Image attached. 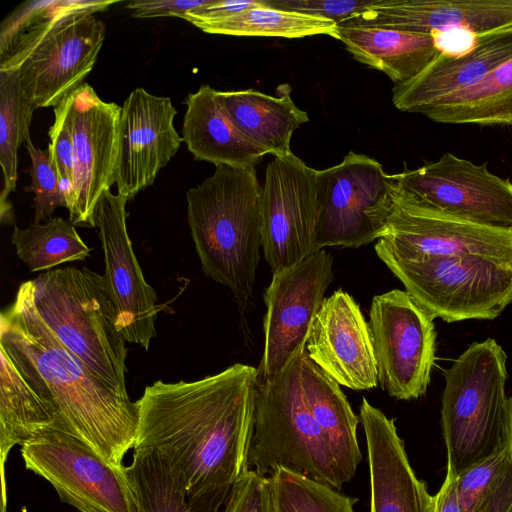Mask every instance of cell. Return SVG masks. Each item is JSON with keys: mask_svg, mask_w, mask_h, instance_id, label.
<instances>
[{"mask_svg": "<svg viewBox=\"0 0 512 512\" xmlns=\"http://www.w3.org/2000/svg\"><path fill=\"white\" fill-rule=\"evenodd\" d=\"M258 369L235 363L193 381L162 380L138 404L133 450H154L182 484L196 511L224 504L248 467Z\"/></svg>", "mask_w": 512, "mask_h": 512, "instance_id": "obj_1", "label": "cell"}, {"mask_svg": "<svg viewBox=\"0 0 512 512\" xmlns=\"http://www.w3.org/2000/svg\"><path fill=\"white\" fill-rule=\"evenodd\" d=\"M0 339L33 364L45 382L63 429L108 463L122 466L134 447L138 404L118 395L72 353L40 317L31 281L1 313Z\"/></svg>", "mask_w": 512, "mask_h": 512, "instance_id": "obj_2", "label": "cell"}, {"mask_svg": "<svg viewBox=\"0 0 512 512\" xmlns=\"http://www.w3.org/2000/svg\"><path fill=\"white\" fill-rule=\"evenodd\" d=\"M255 167L216 166L186 193L187 219L204 274L233 293L243 315L254 292L262 248Z\"/></svg>", "mask_w": 512, "mask_h": 512, "instance_id": "obj_3", "label": "cell"}, {"mask_svg": "<svg viewBox=\"0 0 512 512\" xmlns=\"http://www.w3.org/2000/svg\"><path fill=\"white\" fill-rule=\"evenodd\" d=\"M34 305L59 340L118 395L129 398L125 339L104 275L58 268L30 280Z\"/></svg>", "mask_w": 512, "mask_h": 512, "instance_id": "obj_4", "label": "cell"}, {"mask_svg": "<svg viewBox=\"0 0 512 512\" xmlns=\"http://www.w3.org/2000/svg\"><path fill=\"white\" fill-rule=\"evenodd\" d=\"M507 356L491 338L470 345L445 371L441 427L446 470L456 476L499 443L507 412Z\"/></svg>", "mask_w": 512, "mask_h": 512, "instance_id": "obj_5", "label": "cell"}, {"mask_svg": "<svg viewBox=\"0 0 512 512\" xmlns=\"http://www.w3.org/2000/svg\"><path fill=\"white\" fill-rule=\"evenodd\" d=\"M300 352L273 379L258 383L248 467L267 476L282 467L340 490L344 482L306 401Z\"/></svg>", "mask_w": 512, "mask_h": 512, "instance_id": "obj_6", "label": "cell"}, {"mask_svg": "<svg viewBox=\"0 0 512 512\" xmlns=\"http://www.w3.org/2000/svg\"><path fill=\"white\" fill-rule=\"evenodd\" d=\"M433 318L494 319L512 302V261L476 255H377Z\"/></svg>", "mask_w": 512, "mask_h": 512, "instance_id": "obj_7", "label": "cell"}, {"mask_svg": "<svg viewBox=\"0 0 512 512\" xmlns=\"http://www.w3.org/2000/svg\"><path fill=\"white\" fill-rule=\"evenodd\" d=\"M399 187L375 159L350 151L316 171V248L367 245L383 236Z\"/></svg>", "mask_w": 512, "mask_h": 512, "instance_id": "obj_8", "label": "cell"}, {"mask_svg": "<svg viewBox=\"0 0 512 512\" xmlns=\"http://www.w3.org/2000/svg\"><path fill=\"white\" fill-rule=\"evenodd\" d=\"M26 469L80 512H141L129 468L108 463L73 434L46 430L21 445Z\"/></svg>", "mask_w": 512, "mask_h": 512, "instance_id": "obj_9", "label": "cell"}, {"mask_svg": "<svg viewBox=\"0 0 512 512\" xmlns=\"http://www.w3.org/2000/svg\"><path fill=\"white\" fill-rule=\"evenodd\" d=\"M433 319L406 291L373 297L369 328L378 383L391 397L412 400L426 393L435 362Z\"/></svg>", "mask_w": 512, "mask_h": 512, "instance_id": "obj_10", "label": "cell"}, {"mask_svg": "<svg viewBox=\"0 0 512 512\" xmlns=\"http://www.w3.org/2000/svg\"><path fill=\"white\" fill-rule=\"evenodd\" d=\"M375 252L396 258L476 255L512 261V227L444 213L419 201L399 184Z\"/></svg>", "mask_w": 512, "mask_h": 512, "instance_id": "obj_11", "label": "cell"}, {"mask_svg": "<svg viewBox=\"0 0 512 512\" xmlns=\"http://www.w3.org/2000/svg\"><path fill=\"white\" fill-rule=\"evenodd\" d=\"M333 257L317 250L273 273L264 293V351L258 383L273 379L299 351H304L311 324L333 281Z\"/></svg>", "mask_w": 512, "mask_h": 512, "instance_id": "obj_12", "label": "cell"}, {"mask_svg": "<svg viewBox=\"0 0 512 512\" xmlns=\"http://www.w3.org/2000/svg\"><path fill=\"white\" fill-rule=\"evenodd\" d=\"M316 171L293 153L276 156L261 196L262 250L272 273L317 251Z\"/></svg>", "mask_w": 512, "mask_h": 512, "instance_id": "obj_13", "label": "cell"}, {"mask_svg": "<svg viewBox=\"0 0 512 512\" xmlns=\"http://www.w3.org/2000/svg\"><path fill=\"white\" fill-rule=\"evenodd\" d=\"M75 158L67 200L74 226L96 227L94 213L102 194L115 183L121 106L103 101L83 83L62 100Z\"/></svg>", "mask_w": 512, "mask_h": 512, "instance_id": "obj_14", "label": "cell"}, {"mask_svg": "<svg viewBox=\"0 0 512 512\" xmlns=\"http://www.w3.org/2000/svg\"><path fill=\"white\" fill-rule=\"evenodd\" d=\"M400 186L424 204L463 219L512 227V183L444 153L437 161L398 173Z\"/></svg>", "mask_w": 512, "mask_h": 512, "instance_id": "obj_15", "label": "cell"}, {"mask_svg": "<svg viewBox=\"0 0 512 512\" xmlns=\"http://www.w3.org/2000/svg\"><path fill=\"white\" fill-rule=\"evenodd\" d=\"M127 202L125 196L105 191L94 219L104 253V277L117 311V328L125 341L148 350L156 336L159 308L156 292L144 278L128 235Z\"/></svg>", "mask_w": 512, "mask_h": 512, "instance_id": "obj_16", "label": "cell"}, {"mask_svg": "<svg viewBox=\"0 0 512 512\" xmlns=\"http://www.w3.org/2000/svg\"><path fill=\"white\" fill-rule=\"evenodd\" d=\"M105 38V24L94 13L62 20L17 69L19 82L35 108L56 107L83 84Z\"/></svg>", "mask_w": 512, "mask_h": 512, "instance_id": "obj_17", "label": "cell"}, {"mask_svg": "<svg viewBox=\"0 0 512 512\" xmlns=\"http://www.w3.org/2000/svg\"><path fill=\"white\" fill-rule=\"evenodd\" d=\"M169 97L134 89L121 106L115 184L128 200L151 186L178 152L183 139L173 125Z\"/></svg>", "mask_w": 512, "mask_h": 512, "instance_id": "obj_18", "label": "cell"}, {"mask_svg": "<svg viewBox=\"0 0 512 512\" xmlns=\"http://www.w3.org/2000/svg\"><path fill=\"white\" fill-rule=\"evenodd\" d=\"M305 351L340 386L369 390L378 385L369 323L358 303L342 289L324 298L311 324Z\"/></svg>", "mask_w": 512, "mask_h": 512, "instance_id": "obj_19", "label": "cell"}, {"mask_svg": "<svg viewBox=\"0 0 512 512\" xmlns=\"http://www.w3.org/2000/svg\"><path fill=\"white\" fill-rule=\"evenodd\" d=\"M370 478V512H433V496L410 462L394 419L362 398Z\"/></svg>", "mask_w": 512, "mask_h": 512, "instance_id": "obj_20", "label": "cell"}, {"mask_svg": "<svg viewBox=\"0 0 512 512\" xmlns=\"http://www.w3.org/2000/svg\"><path fill=\"white\" fill-rule=\"evenodd\" d=\"M338 25L413 33L463 28L484 36L512 27V0H378Z\"/></svg>", "mask_w": 512, "mask_h": 512, "instance_id": "obj_21", "label": "cell"}, {"mask_svg": "<svg viewBox=\"0 0 512 512\" xmlns=\"http://www.w3.org/2000/svg\"><path fill=\"white\" fill-rule=\"evenodd\" d=\"M1 474L10 450L50 429H63L40 374L20 352L0 339Z\"/></svg>", "mask_w": 512, "mask_h": 512, "instance_id": "obj_22", "label": "cell"}, {"mask_svg": "<svg viewBox=\"0 0 512 512\" xmlns=\"http://www.w3.org/2000/svg\"><path fill=\"white\" fill-rule=\"evenodd\" d=\"M510 58L512 27L482 36L464 55L440 53L417 76L394 85L392 102L400 111L420 113L437 100L476 84Z\"/></svg>", "mask_w": 512, "mask_h": 512, "instance_id": "obj_23", "label": "cell"}, {"mask_svg": "<svg viewBox=\"0 0 512 512\" xmlns=\"http://www.w3.org/2000/svg\"><path fill=\"white\" fill-rule=\"evenodd\" d=\"M185 104L182 139L195 159L215 166L248 168L266 155L233 121L220 91L201 85L188 94Z\"/></svg>", "mask_w": 512, "mask_h": 512, "instance_id": "obj_24", "label": "cell"}, {"mask_svg": "<svg viewBox=\"0 0 512 512\" xmlns=\"http://www.w3.org/2000/svg\"><path fill=\"white\" fill-rule=\"evenodd\" d=\"M335 39L357 61L385 73L395 84L414 78L440 54L433 33L337 25Z\"/></svg>", "mask_w": 512, "mask_h": 512, "instance_id": "obj_25", "label": "cell"}, {"mask_svg": "<svg viewBox=\"0 0 512 512\" xmlns=\"http://www.w3.org/2000/svg\"><path fill=\"white\" fill-rule=\"evenodd\" d=\"M302 386L308 407L323 431L342 481L349 482L362 460L358 444L359 417L345 394L304 350L299 353Z\"/></svg>", "mask_w": 512, "mask_h": 512, "instance_id": "obj_26", "label": "cell"}, {"mask_svg": "<svg viewBox=\"0 0 512 512\" xmlns=\"http://www.w3.org/2000/svg\"><path fill=\"white\" fill-rule=\"evenodd\" d=\"M288 84L277 87V96L254 90L220 91L224 105L239 129L266 154L292 153L290 142L296 129L309 121L308 114L291 98Z\"/></svg>", "mask_w": 512, "mask_h": 512, "instance_id": "obj_27", "label": "cell"}, {"mask_svg": "<svg viewBox=\"0 0 512 512\" xmlns=\"http://www.w3.org/2000/svg\"><path fill=\"white\" fill-rule=\"evenodd\" d=\"M114 0H29L12 10L0 26V71L17 70L40 42L65 18L98 13Z\"/></svg>", "mask_w": 512, "mask_h": 512, "instance_id": "obj_28", "label": "cell"}, {"mask_svg": "<svg viewBox=\"0 0 512 512\" xmlns=\"http://www.w3.org/2000/svg\"><path fill=\"white\" fill-rule=\"evenodd\" d=\"M420 114L445 124L511 126L512 58L476 84L437 100Z\"/></svg>", "mask_w": 512, "mask_h": 512, "instance_id": "obj_29", "label": "cell"}, {"mask_svg": "<svg viewBox=\"0 0 512 512\" xmlns=\"http://www.w3.org/2000/svg\"><path fill=\"white\" fill-rule=\"evenodd\" d=\"M193 25L209 34L284 38L312 35H329L335 38L337 30V24L331 20L273 8L265 0L230 16L196 22Z\"/></svg>", "mask_w": 512, "mask_h": 512, "instance_id": "obj_30", "label": "cell"}, {"mask_svg": "<svg viewBox=\"0 0 512 512\" xmlns=\"http://www.w3.org/2000/svg\"><path fill=\"white\" fill-rule=\"evenodd\" d=\"M35 109L21 89L17 70L0 71L1 221L11 217L12 206L7 199L18 179V148L30 139L29 128Z\"/></svg>", "mask_w": 512, "mask_h": 512, "instance_id": "obj_31", "label": "cell"}, {"mask_svg": "<svg viewBox=\"0 0 512 512\" xmlns=\"http://www.w3.org/2000/svg\"><path fill=\"white\" fill-rule=\"evenodd\" d=\"M16 254L30 271L52 270L66 262L85 260L91 249L74 225L61 217L45 223L32 222L27 228L14 226L11 236Z\"/></svg>", "mask_w": 512, "mask_h": 512, "instance_id": "obj_32", "label": "cell"}, {"mask_svg": "<svg viewBox=\"0 0 512 512\" xmlns=\"http://www.w3.org/2000/svg\"><path fill=\"white\" fill-rule=\"evenodd\" d=\"M141 512H197L166 461L154 450H134L128 467Z\"/></svg>", "mask_w": 512, "mask_h": 512, "instance_id": "obj_33", "label": "cell"}, {"mask_svg": "<svg viewBox=\"0 0 512 512\" xmlns=\"http://www.w3.org/2000/svg\"><path fill=\"white\" fill-rule=\"evenodd\" d=\"M276 512H355L356 498L282 467L270 475Z\"/></svg>", "mask_w": 512, "mask_h": 512, "instance_id": "obj_34", "label": "cell"}, {"mask_svg": "<svg viewBox=\"0 0 512 512\" xmlns=\"http://www.w3.org/2000/svg\"><path fill=\"white\" fill-rule=\"evenodd\" d=\"M511 467L512 397H509L499 443L487 456L457 476V492L463 512H479Z\"/></svg>", "mask_w": 512, "mask_h": 512, "instance_id": "obj_35", "label": "cell"}, {"mask_svg": "<svg viewBox=\"0 0 512 512\" xmlns=\"http://www.w3.org/2000/svg\"><path fill=\"white\" fill-rule=\"evenodd\" d=\"M25 146L31 159V184L24 189L34 193L33 222L41 223L51 219L56 208H67V201L49 150L35 147L31 139L25 142Z\"/></svg>", "mask_w": 512, "mask_h": 512, "instance_id": "obj_36", "label": "cell"}, {"mask_svg": "<svg viewBox=\"0 0 512 512\" xmlns=\"http://www.w3.org/2000/svg\"><path fill=\"white\" fill-rule=\"evenodd\" d=\"M220 512H276L271 477L246 470L231 486Z\"/></svg>", "mask_w": 512, "mask_h": 512, "instance_id": "obj_37", "label": "cell"}, {"mask_svg": "<svg viewBox=\"0 0 512 512\" xmlns=\"http://www.w3.org/2000/svg\"><path fill=\"white\" fill-rule=\"evenodd\" d=\"M48 134L50 141L47 149L57 170L61 189L67 201L74 181L75 158L72 134L66 121L65 107L62 101L54 107V122Z\"/></svg>", "mask_w": 512, "mask_h": 512, "instance_id": "obj_38", "label": "cell"}, {"mask_svg": "<svg viewBox=\"0 0 512 512\" xmlns=\"http://www.w3.org/2000/svg\"><path fill=\"white\" fill-rule=\"evenodd\" d=\"M378 0H265L273 8L307 14L337 25L366 11Z\"/></svg>", "mask_w": 512, "mask_h": 512, "instance_id": "obj_39", "label": "cell"}, {"mask_svg": "<svg viewBox=\"0 0 512 512\" xmlns=\"http://www.w3.org/2000/svg\"><path fill=\"white\" fill-rule=\"evenodd\" d=\"M210 0H138L131 1L126 8L136 18L179 17L207 5Z\"/></svg>", "mask_w": 512, "mask_h": 512, "instance_id": "obj_40", "label": "cell"}, {"mask_svg": "<svg viewBox=\"0 0 512 512\" xmlns=\"http://www.w3.org/2000/svg\"><path fill=\"white\" fill-rule=\"evenodd\" d=\"M433 34L436 47L440 53L451 57L461 56L470 52L482 37L463 28L433 32Z\"/></svg>", "mask_w": 512, "mask_h": 512, "instance_id": "obj_41", "label": "cell"}, {"mask_svg": "<svg viewBox=\"0 0 512 512\" xmlns=\"http://www.w3.org/2000/svg\"><path fill=\"white\" fill-rule=\"evenodd\" d=\"M260 2L261 0H210L207 5L188 12L184 19L192 24L217 20L256 6Z\"/></svg>", "mask_w": 512, "mask_h": 512, "instance_id": "obj_42", "label": "cell"}, {"mask_svg": "<svg viewBox=\"0 0 512 512\" xmlns=\"http://www.w3.org/2000/svg\"><path fill=\"white\" fill-rule=\"evenodd\" d=\"M433 512H463L457 492V476L446 470L444 481L433 496Z\"/></svg>", "mask_w": 512, "mask_h": 512, "instance_id": "obj_43", "label": "cell"}, {"mask_svg": "<svg viewBox=\"0 0 512 512\" xmlns=\"http://www.w3.org/2000/svg\"><path fill=\"white\" fill-rule=\"evenodd\" d=\"M479 512H512V467Z\"/></svg>", "mask_w": 512, "mask_h": 512, "instance_id": "obj_44", "label": "cell"}]
</instances>
